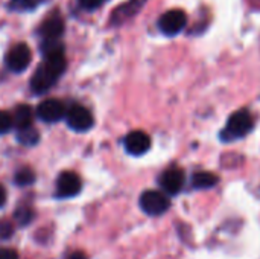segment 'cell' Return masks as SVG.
<instances>
[{"mask_svg": "<svg viewBox=\"0 0 260 259\" xmlns=\"http://www.w3.org/2000/svg\"><path fill=\"white\" fill-rule=\"evenodd\" d=\"M67 67V60L64 52H56L44 56V61L35 70L30 79V89L34 93L41 95L47 92L64 73Z\"/></svg>", "mask_w": 260, "mask_h": 259, "instance_id": "obj_1", "label": "cell"}, {"mask_svg": "<svg viewBox=\"0 0 260 259\" xmlns=\"http://www.w3.org/2000/svg\"><path fill=\"white\" fill-rule=\"evenodd\" d=\"M253 124H254L253 114L248 110H239V111H236V113H233L230 116L225 130L221 133V137L225 142L242 139L244 136H247L251 131Z\"/></svg>", "mask_w": 260, "mask_h": 259, "instance_id": "obj_2", "label": "cell"}, {"mask_svg": "<svg viewBox=\"0 0 260 259\" xmlns=\"http://www.w3.org/2000/svg\"><path fill=\"white\" fill-rule=\"evenodd\" d=\"M169 206L171 202L168 194L160 191H146L140 197V208L143 209V212L152 217L165 214L169 209Z\"/></svg>", "mask_w": 260, "mask_h": 259, "instance_id": "obj_3", "label": "cell"}, {"mask_svg": "<svg viewBox=\"0 0 260 259\" xmlns=\"http://www.w3.org/2000/svg\"><path fill=\"white\" fill-rule=\"evenodd\" d=\"M5 61H6V66L12 72L20 73V72H24L29 67V64L32 61V52H30V49H29L27 44L18 43V44L12 46L8 50Z\"/></svg>", "mask_w": 260, "mask_h": 259, "instance_id": "obj_4", "label": "cell"}, {"mask_svg": "<svg viewBox=\"0 0 260 259\" xmlns=\"http://www.w3.org/2000/svg\"><path fill=\"white\" fill-rule=\"evenodd\" d=\"M187 23V17L184 14V11L181 9H171L168 12H165L160 20H158V27L163 34L172 37L180 34Z\"/></svg>", "mask_w": 260, "mask_h": 259, "instance_id": "obj_5", "label": "cell"}, {"mask_svg": "<svg viewBox=\"0 0 260 259\" xmlns=\"http://www.w3.org/2000/svg\"><path fill=\"white\" fill-rule=\"evenodd\" d=\"M66 118H67V125H69L72 130L79 131V133L90 130V128L93 127V124H94L93 114H91L85 107L78 105V104L72 105V107L67 110Z\"/></svg>", "mask_w": 260, "mask_h": 259, "instance_id": "obj_6", "label": "cell"}, {"mask_svg": "<svg viewBox=\"0 0 260 259\" xmlns=\"http://www.w3.org/2000/svg\"><path fill=\"white\" fill-rule=\"evenodd\" d=\"M81 179L78 174L72 171L61 172L58 180H56V195L61 198H70L79 194L81 191Z\"/></svg>", "mask_w": 260, "mask_h": 259, "instance_id": "obj_7", "label": "cell"}, {"mask_svg": "<svg viewBox=\"0 0 260 259\" xmlns=\"http://www.w3.org/2000/svg\"><path fill=\"white\" fill-rule=\"evenodd\" d=\"M184 172L180 168H169L166 169L161 177H160V186L168 195H175L178 194L183 186H184Z\"/></svg>", "mask_w": 260, "mask_h": 259, "instance_id": "obj_8", "label": "cell"}, {"mask_svg": "<svg viewBox=\"0 0 260 259\" xmlns=\"http://www.w3.org/2000/svg\"><path fill=\"white\" fill-rule=\"evenodd\" d=\"M66 107L58 99H46L37 107V116L44 122H58L64 118Z\"/></svg>", "mask_w": 260, "mask_h": 259, "instance_id": "obj_9", "label": "cell"}, {"mask_svg": "<svg viewBox=\"0 0 260 259\" xmlns=\"http://www.w3.org/2000/svg\"><path fill=\"white\" fill-rule=\"evenodd\" d=\"M123 145H125V150L131 156H142L151 148V137L145 131H140V130L131 131L126 134Z\"/></svg>", "mask_w": 260, "mask_h": 259, "instance_id": "obj_10", "label": "cell"}, {"mask_svg": "<svg viewBox=\"0 0 260 259\" xmlns=\"http://www.w3.org/2000/svg\"><path fill=\"white\" fill-rule=\"evenodd\" d=\"M145 3H146V0H128L126 3L117 6V8L113 11L111 23H113V24H122V23H125V21L129 20L131 17H134V15L143 8Z\"/></svg>", "mask_w": 260, "mask_h": 259, "instance_id": "obj_11", "label": "cell"}, {"mask_svg": "<svg viewBox=\"0 0 260 259\" xmlns=\"http://www.w3.org/2000/svg\"><path fill=\"white\" fill-rule=\"evenodd\" d=\"M62 32H64V21L59 15H52L46 18L38 29V34L43 40L59 38Z\"/></svg>", "mask_w": 260, "mask_h": 259, "instance_id": "obj_12", "label": "cell"}, {"mask_svg": "<svg viewBox=\"0 0 260 259\" xmlns=\"http://www.w3.org/2000/svg\"><path fill=\"white\" fill-rule=\"evenodd\" d=\"M32 124V108L27 104H20L12 111V127L23 128Z\"/></svg>", "mask_w": 260, "mask_h": 259, "instance_id": "obj_13", "label": "cell"}, {"mask_svg": "<svg viewBox=\"0 0 260 259\" xmlns=\"http://www.w3.org/2000/svg\"><path fill=\"white\" fill-rule=\"evenodd\" d=\"M17 140L21 143V145H26V147H34L38 140H40V134H38V130L30 125L27 127H23V128H18L17 130Z\"/></svg>", "mask_w": 260, "mask_h": 259, "instance_id": "obj_14", "label": "cell"}, {"mask_svg": "<svg viewBox=\"0 0 260 259\" xmlns=\"http://www.w3.org/2000/svg\"><path fill=\"white\" fill-rule=\"evenodd\" d=\"M192 183L197 189H209L213 188L218 183V177L212 172L203 171V172H197L192 177Z\"/></svg>", "mask_w": 260, "mask_h": 259, "instance_id": "obj_15", "label": "cell"}, {"mask_svg": "<svg viewBox=\"0 0 260 259\" xmlns=\"http://www.w3.org/2000/svg\"><path fill=\"white\" fill-rule=\"evenodd\" d=\"M14 182L18 185V186H29L35 182V174L30 168L24 166V168H20L15 176H14Z\"/></svg>", "mask_w": 260, "mask_h": 259, "instance_id": "obj_16", "label": "cell"}, {"mask_svg": "<svg viewBox=\"0 0 260 259\" xmlns=\"http://www.w3.org/2000/svg\"><path fill=\"white\" fill-rule=\"evenodd\" d=\"M38 5V0H11L9 8L14 11H30Z\"/></svg>", "mask_w": 260, "mask_h": 259, "instance_id": "obj_17", "label": "cell"}, {"mask_svg": "<svg viewBox=\"0 0 260 259\" xmlns=\"http://www.w3.org/2000/svg\"><path fill=\"white\" fill-rule=\"evenodd\" d=\"M34 218V212L32 209L29 208H20L17 212H15V220L20 223V224H29Z\"/></svg>", "mask_w": 260, "mask_h": 259, "instance_id": "obj_18", "label": "cell"}, {"mask_svg": "<svg viewBox=\"0 0 260 259\" xmlns=\"http://www.w3.org/2000/svg\"><path fill=\"white\" fill-rule=\"evenodd\" d=\"M12 128V116L3 110H0V134L8 133Z\"/></svg>", "mask_w": 260, "mask_h": 259, "instance_id": "obj_19", "label": "cell"}, {"mask_svg": "<svg viewBox=\"0 0 260 259\" xmlns=\"http://www.w3.org/2000/svg\"><path fill=\"white\" fill-rule=\"evenodd\" d=\"M105 2H107V0H79V5H81L84 9L93 11V9L101 8Z\"/></svg>", "mask_w": 260, "mask_h": 259, "instance_id": "obj_20", "label": "cell"}, {"mask_svg": "<svg viewBox=\"0 0 260 259\" xmlns=\"http://www.w3.org/2000/svg\"><path fill=\"white\" fill-rule=\"evenodd\" d=\"M0 259H18V255H17V252L12 250V249H5V247H2V249H0Z\"/></svg>", "mask_w": 260, "mask_h": 259, "instance_id": "obj_21", "label": "cell"}, {"mask_svg": "<svg viewBox=\"0 0 260 259\" xmlns=\"http://www.w3.org/2000/svg\"><path fill=\"white\" fill-rule=\"evenodd\" d=\"M5 203H6V191H5V188L0 185V208H3Z\"/></svg>", "mask_w": 260, "mask_h": 259, "instance_id": "obj_22", "label": "cell"}, {"mask_svg": "<svg viewBox=\"0 0 260 259\" xmlns=\"http://www.w3.org/2000/svg\"><path fill=\"white\" fill-rule=\"evenodd\" d=\"M66 259H87V256L82 252H73V253H70Z\"/></svg>", "mask_w": 260, "mask_h": 259, "instance_id": "obj_23", "label": "cell"}]
</instances>
